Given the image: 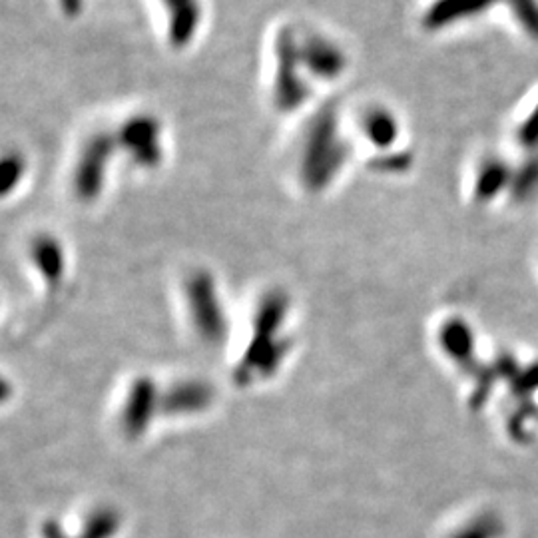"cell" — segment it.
Listing matches in <instances>:
<instances>
[{"instance_id":"6da1fadb","label":"cell","mask_w":538,"mask_h":538,"mask_svg":"<svg viewBox=\"0 0 538 538\" xmlns=\"http://www.w3.org/2000/svg\"><path fill=\"white\" fill-rule=\"evenodd\" d=\"M347 156L349 146L341 136L337 110L325 106L315 114L303 142L299 162L301 182L311 192L325 190L343 170Z\"/></svg>"},{"instance_id":"7a4b0ae2","label":"cell","mask_w":538,"mask_h":538,"mask_svg":"<svg viewBox=\"0 0 538 538\" xmlns=\"http://www.w3.org/2000/svg\"><path fill=\"white\" fill-rule=\"evenodd\" d=\"M303 62L299 52V40L291 28H283L275 42V78H273V102L281 112H293L305 104L309 86L303 78Z\"/></svg>"},{"instance_id":"3957f363","label":"cell","mask_w":538,"mask_h":538,"mask_svg":"<svg viewBox=\"0 0 538 538\" xmlns=\"http://www.w3.org/2000/svg\"><path fill=\"white\" fill-rule=\"evenodd\" d=\"M118 148V136L112 132H96L84 142L72 174V188L80 202L98 200L106 184L108 164Z\"/></svg>"},{"instance_id":"277c9868","label":"cell","mask_w":538,"mask_h":538,"mask_svg":"<svg viewBox=\"0 0 538 538\" xmlns=\"http://www.w3.org/2000/svg\"><path fill=\"white\" fill-rule=\"evenodd\" d=\"M120 150L142 168H158L164 158L162 126L150 114H138L122 124L116 132Z\"/></svg>"},{"instance_id":"5b68a950","label":"cell","mask_w":538,"mask_h":538,"mask_svg":"<svg viewBox=\"0 0 538 538\" xmlns=\"http://www.w3.org/2000/svg\"><path fill=\"white\" fill-rule=\"evenodd\" d=\"M299 52L305 72L321 80H335L347 68L345 52L329 38L313 34L299 40Z\"/></svg>"},{"instance_id":"8992f818","label":"cell","mask_w":538,"mask_h":538,"mask_svg":"<svg viewBox=\"0 0 538 538\" xmlns=\"http://www.w3.org/2000/svg\"><path fill=\"white\" fill-rule=\"evenodd\" d=\"M168 16V40L174 48H186L202 24L200 0H162Z\"/></svg>"},{"instance_id":"52a82bcc","label":"cell","mask_w":538,"mask_h":538,"mask_svg":"<svg viewBox=\"0 0 538 538\" xmlns=\"http://www.w3.org/2000/svg\"><path fill=\"white\" fill-rule=\"evenodd\" d=\"M361 130H363V136L371 144H375L377 148L393 146V142L397 140V134H399V126H397L395 116L383 108L369 110L363 116Z\"/></svg>"},{"instance_id":"ba28073f","label":"cell","mask_w":538,"mask_h":538,"mask_svg":"<svg viewBox=\"0 0 538 538\" xmlns=\"http://www.w3.org/2000/svg\"><path fill=\"white\" fill-rule=\"evenodd\" d=\"M0 164H2L0 166V192L4 198H8L12 190L18 188L26 170V162L20 154L12 152V154H6Z\"/></svg>"}]
</instances>
